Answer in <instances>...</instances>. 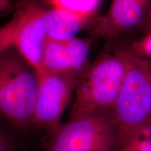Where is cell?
I'll return each instance as SVG.
<instances>
[{
    "mask_svg": "<svg viewBox=\"0 0 151 151\" xmlns=\"http://www.w3.org/2000/svg\"><path fill=\"white\" fill-rule=\"evenodd\" d=\"M101 53L81 73L69 120L112 110L134 55L129 41H104Z\"/></svg>",
    "mask_w": 151,
    "mask_h": 151,
    "instance_id": "obj_1",
    "label": "cell"
},
{
    "mask_svg": "<svg viewBox=\"0 0 151 151\" xmlns=\"http://www.w3.org/2000/svg\"><path fill=\"white\" fill-rule=\"evenodd\" d=\"M39 74L17 51L0 52V118L16 125L32 123Z\"/></svg>",
    "mask_w": 151,
    "mask_h": 151,
    "instance_id": "obj_2",
    "label": "cell"
},
{
    "mask_svg": "<svg viewBox=\"0 0 151 151\" xmlns=\"http://www.w3.org/2000/svg\"><path fill=\"white\" fill-rule=\"evenodd\" d=\"M14 14L0 27V52L18 51L39 74L43 73V53L46 39V0H13Z\"/></svg>",
    "mask_w": 151,
    "mask_h": 151,
    "instance_id": "obj_3",
    "label": "cell"
},
{
    "mask_svg": "<svg viewBox=\"0 0 151 151\" xmlns=\"http://www.w3.org/2000/svg\"><path fill=\"white\" fill-rule=\"evenodd\" d=\"M118 135L143 125L151 113V62L134 55L113 109Z\"/></svg>",
    "mask_w": 151,
    "mask_h": 151,
    "instance_id": "obj_4",
    "label": "cell"
},
{
    "mask_svg": "<svg viewBox=\"0 0 151 151\" xmlns=\"http://www.w3.org/2000/svg\"><path fill=\"white\" fill-rule=\"evenodd\" d=\"M55 134L50 151H114L118 145L113 117L102 113L69 120Z\"/></svg>",
    "mask_w": 151,
    "mask_h": 151,
    "instance_id": "obj_5",
    "label": "cell"
},
{
    "mask_svg": "<svg viewBox=\"0 0 151 151\" xmlns=\"http://www.w3.org/2000/svg\"><path fill=\"white\" fill-rule=\"evenodd\" d=\"M151 12V0H112L104 15L97 16L86 30L92 39L131 41L145 27Z\"/></svg>",
    "mask_w": 151,
    "mask_h": 151,
    "instance_id": "obj_6",
    "label": "cell"
},
{
    "mask_svg": "<svg viewBox=\"0 0 151 151\" xmlns=\"http://www.w3.org/2000/svg\"><path fill=\"white\" fill-rule=\"evenodd\" d=\"M81 73L39 74V89L32 123L56 133L62 115L71 101Z\"/></svg>",
    "mask_w": 151,
    "mask_h": 151,
    "instance_id": "obj_7",
    "label": "cell"
},
{
    "mask_svg": "<svg viewBox=\"0 0 151 151\" xmlns=\"http://www.w3.org/2000/svg\"><path fill=\"white\" fill-rule=\"evenodd\" d=\"M94 39L74 37L58 40L46 37L43 53V73H82L89 65Z\"/></svg>",
    "mask_w": 151,
    "mask_h": 151,
    "instance_id": "obj_8",
    "label": "cell"
},
{
    "mask_svg": "<svg viewBox=\"0 0 151 151\" xmlns=\"http://www.w3.org/2000/svg\"><path fill=\"white\" fill-rule=\"evenodd\" d=\"M46 37L65 40L76 37L81 30L86 29L88 24L69 13L48 6L44 18Z\"/></svg>",
    "mask_w": 151,
    "mask_h": 151,
    "instance_id": "obj_9",
    "label": "cell"
},
{
    "mask_svg": "<svg viewBox=\"0 0 151 151\" xmlns=\"http://www.w3.org/2000/svg\"><path fill=\"white\" fill-rule=\"evenodd\" d=\"M100 1L101 0H46L48 7L69 13L86 22L88 26L97 16V12Z\"/></svg>",
    "mask_w": 151,
    "mask_h": 151,
    "instance_id": "obj_10",
    "label": "cell"
},
{
    "mask_svg": "<svg viewBox=\"0 0 151 151\" xmlns=\"http://www.w3.org/2000/svg\"><path fill=\"white\" fill-rule=\"evenodd\" d=\"M118 151H151V126L148 122L118 135Z\"/></svg>",
    "mask_w": 151,
    "mask_h": 151,
    "instance_id": "obj_11",
    "label": "cell"
},
{
    "mask_svg": "<svg viewBox=\"0 0 151 151\" xmlns=\"http://www.w3.org/2000/svg\"><path fill=\"white\" fill-rule=\"evenodd\" d=\"M129 47L136 56L151 62V28L142 32L130 41Z\"/></svg>",
    "mask_w": 151,
    "mask_h": 151,
    "instance_id": "obj_12",
    "label": "cell"
},
{
    "mask_svg": "<svg viewBox=\"0 0 151 151\" xmlns=\"http://www.w3.org/2000/svg\"><path fill=\"white\" fill-rule=\"evenodd\" d=\"M0 151H11L10 139L7 137L6 133L0 126Z\"/></svg>",
    "mask_w": 151,
    "mask_h": 151,
    "instance_id": "obj_13",
    "label": "cell"
},
{
    "mask_svg": "<svg viewBox=\"0 0 151 151\" xmlns=\"http://www.w3.org/2000/svg\"><path fill=\"white\" fill-rule=\"evenodd\" d=\"M14 6L13 0H0V14L10 10Z\"/></svg>",
    "mask_w": 151,
    "mask_h": 151,
    "instance_id": "obj_14",
    "label": "cell"
},
{
    "mask_svg": "<svg viewBox=\"0 0 151 151\" xmlns=\"http://www.w3.org/2000/svg\"><path fill=\"white\" fill-rule=\"evenodd\" d=\"M149 28H151V12H150V16H149L148 20V21H147V23H146V26H145V27L143 28V29L142 30V32H143V31H145V30L149 29Z\"/></svg>",
    "mask_w": 151,
    "mask_h": 151,
    "instance_id": "obj_15",
    "label": "cell"
},
{
    "mask_svg": "<svg viewBox=\"0 0 151 151\" xmlns=\"http://www.w3.org/2000/svg\"><path fill=\"white\" fill-rule=\"evenodd\" d=\"M148 122V123L151 126V113H150V117H149V118H148V122Z\"/></svg>",
    "mask_w": 151,
    "mask_h": 151,
    "instance_id": "obj_16",
    "label": "cell"
}]
</instances>
